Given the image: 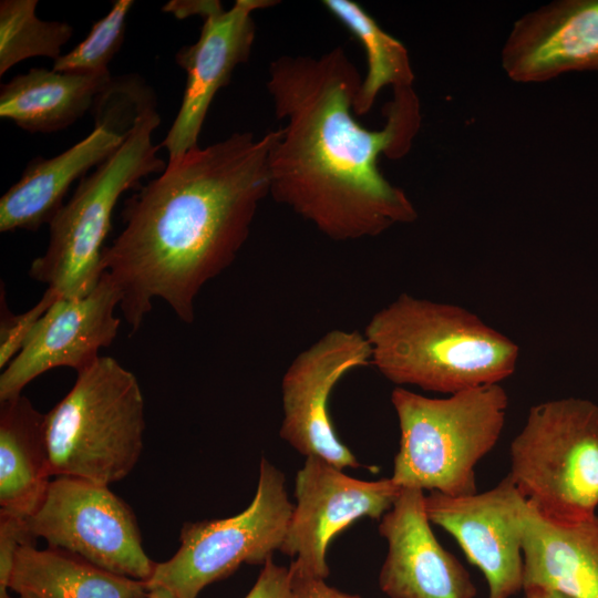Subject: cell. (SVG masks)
Masks as SVG:
<instances>
[{
	"instance_id": "obj_1",
	"label": "cell",
	"mask_w": 598,
	"mask_h": 598,
	"mask_svg": "<svg viewBox=\"0 0 598 598\" xmlns=\"http://www.w3.org/2000/svg\"><path fill=\"white\" fill-rule=\"evenodd\" d=\"M362 78L342 47L319 56L281 55L266 83L282 125L269 152L272 198L336 241L377 237L412 223L404 190L379 168V157L408 154L421 124L412 86L393 89L381 130L353 115Z\"/></svg>"
},
{
	"instance_id": "obj_2",
	"label": "cell",
	"mask_w": 598,
	"mask_h": 598,
	"mask_svg": "<svg viewBox=\"0 0 598 598\" xmlns=\"http://www.w3.org/2000/svg\"><path fill=\"white\" fill-rule=\"evenodd\" d=\"M275 135L234 133L190 148L125 200L124 227L104 247L101 268L122 293L120 308L132 332L155 299L193 323L197 295L234 262L270 193Z\"/></svg>"
},
{
	"instance_id": "obj_3",
	"label": "cell",
	"mask_w": 598,
	"mask_h": 598,
	"mask_svg": "<svg viewBox=\"0 0 598 598\" xmlns=\"http://www.w3.org/2000/svg\"><path fill=\"white\" fill-rule=\"evenodd\" d=\"M363 334L371 365L386 380L446 395L501 384L519 357L513 340L475 313L409 293L378 310Z\"/></svg>"
},
{
	"instance_id": "obj_4",
	"label": "cell",
	"mask_w": 598,
	"mask_h": 598,
	"mask_svg": "<svg viewBox=\"0 0 598 598\" xmlns=\"http://www.w3.org/2000/svg\"><path fill=\"white\" fill-rule=\"evenodd\" d=\"M391 403L400 426L391 478L450 496L477 493L475 466L497 444L506 422L508 395L501 384L445 398L395 386Z\"/></svg>"
},
{
	"instance_id": "obj_5",
	"label": "cell",
	"mask_w": 598,
	"mask_h": 598,
	"mask_svg": "<svg viewBox=\"0 0 598 598\" xmlns=\"http://www.w3.org/2000/svg\"><path fill=\"white\" fill-rule=\"evenodd\" d=\"M76 374L72 389L45 413L51 474L110 486L140 460L146 426L142 390L112 357L101 355Z\"/></svg>"
},
{
	"instance_id": "obj_6",
	"label": "cell",
	"mask_w": 598,
	"mask_h": 598,
	"mask_svg": "<svg viewBox=\"0 0 598 598\" xmlns=\"http://www.w3.org/2000/svg\"><path fill=\"white\" fill-rule=\"evenodd\" d=\"M159 123L156 109L143 114L120 147L80 179L49 223L48 247L31 262L29 275L58 297L80 298L96 286L117 200L124 192L138 188L142 178L166 168L152 142Z\"/></svg>"
},
{
	"instance_id": "obj_7",
	"label": "cell",
	"mask_w": 598,
	"mask_h": 598,
	"mask_svg": "<svg viewBox=\"0 0 598 598\" xmlns=\"http://www.w3.org/2000/svg\"><path fill=\"white\" fill-rule=\"evenodd\" d=\"M508 476L539 516L575 524L598 507V404L561 398L533 405L509 446Z\"/></svg>"
},
{
	"instance_id": "obj_8",
	"label": "cell",
	"mask_w": 598,
	"mask_h": 598,
	"mask_svg": "<svg viewBox=\"0 0 598 598\" xmlns=\"http://www.w3.org/2000/svg\"><path fill=\"white\" fill-rule=\"evenodd\" d=\"M292 512L282 472L262 457L249 506L228 518L185 523L178 550L156 563L147 590L162 587L182 598H197L241 564L264 565L281 549Z\"/></svg>"
},
{
	"instance_id": "obj_9",
	"label": "cell",
	"mask_w": 598,
	"mask_h": 598,
	"mask_svg": "<svg viewBox=\"0 0 598 598\" xmlns=\"http://www.w3.org/2000/svg\"><path fill=\"white\" fill-rule=\"evenodd\" d=\"M34 537L120 576L146 582L156 563L145 553L132 508L107 485L56 476L27 519Z\"/></svg>"
},
{
	"instance_id": "obj_10",
	"label": "cell",
	"mask_w": 598,
	"mask_h": 598,
	"mask_svg": "<svg viewBox=\"0 0 598 598\" xmlns=\"http://www.w3.org/2000/svg\"><path fill=\"white\" fill-rule=\"evenodd\" d=\"M372 351L357 330L332 329L291 361L281 380L283 419L280 437L306 457H319L336 467L360 466L337 436L329 399L350 371L371 364Z\"/></svg>"
},
{
	"instance_id": "obj_11",
	"label": "cell",
	"mask_w": 598,
	"mask_h": 598,
	"mask_svg": "<svg viewBox=\"0 0 598 598\" xmlns=\"http://www.w3.org/2000/svg\"><path fill=\"white\" fill-rule=\"evenodd\" d=\"M400 492L391 477L358 480L319 457H307L297 472L296 505L280 549L293 558L291 574L326 579L332 538L359 518L381 519Z\"/></svg>"
},
{
	"instance_id": "obj_12",
	"label": "cell",
	"mask_w": 598,
	"mask_h": 598,
	"mask_svg": "<svg viewBox=\"0 0 598 598\" xmlns=\"http://www.w3.org/2000/svg\"><path fill=\"white\" fill-rule=\"evenodd\" d=\"M527 507L508 474L482 493L425 495L430 522L452 535L467 560L482 571L488 587L486 598H512L523 592Z\"/></svg>"
},
{
	"instance_id": "obj_13",
	"label": "cell",
	"mask_w": 598,
	"mask_h": 598,
	"mask_svg": "<svg viewBox=\"0 0 598 598\" xmlns=\"http://www.w3.org/2000/svg\"><path fill=\"white\" fill-rule=\"evenodd\" d=\"M122 293L103 272L96 286L80 298H58L37 323L21 351L0 375V401L22 394L24 386L55 368L81 372L112 344L121 323L115 309Z\"/></svg>"
},
{
	"instance_id": "obj_14",
	"label": "cell",
	"mask_w": 598,
	"mask_h": 598,
	"mask_svg": "<svg viewBox=\"0 0 598 598\" xmlns=\"http://www.w3.org/2000/svg\"><path fill=\"white\" fill-rule=\"evenodd\" d=\"M279 3L274 0H236L229 10L218 3L203 18L198 40L175 55L187 73L176 118L162 145L169 159L198 146L203 123L216 93L228 85L234 70L246 62L256 35L252 12Z\"/></svg>"
},
{
	"instance_id": "obj_15",
	"label": "cell",
	"mask_w": 598,
	"mask_h": 598,
	"mask_svg": "<svg viewBox=\"0 0 598 598\" xmlns=\"http://www.w3.org/2000/svg\"><path fill=\"white\" fill-rule=\"evenodd\" d=\"M379 533L388 553L379 587L389 598H475L468 570L435 537L424 491L403 487L381 517Z\"/></svg>"
},
{
	"instance_id": "obj_16",
	"label": "cell",
	"mask_w": 598,
	"mask_h": 598,
	"mask_svg": "<svg viewBox=\"0 0 598 598\" xmlns=\"http://www.w3.org/2000/svg\"><path fill=\"white\" fill-rule=\"evenodd\" d=\"M501 65L518 83L598 72V0H555L523 14L506 37Z\"/></svg>"
},
{
	"instance_id": "obj_17",
	"label": "cell",
	"mask_w": 598,
	"mask_h": 598,
	"mask_svg": "<svg viewBox=\"0 0 598 598\" xmlns=\"http://www.w3.org/2000/svg\"><path fill=\"white\" fill-rule=\"evenodd\" d=\"M523 560V590L542 588L569 598H598V516L555 524L528 504Z\"/></svg>"
},
{
	"instance_id": "obj_18",
	"label": "cell",
	"mask_w": 598,
	"mask_h": 598,
	"mask_svg": "<svg viewBox=\"0 0 598 598\" xmlns=\"http://www.w3.org/2000/svg\"><path fill=\"white\" fill-rule=\"evenodd\" d=\"M124 138L94 126L86 137L63 153L49 159H32L0 199V231L37 230L49 224L63 206L72 183L111 156Z\"/></svg>"
},
{
	"instance_id": "obj_19",
	"label": "cell",
	"mask_w": 598,
	"mask_h": 598,
	"mask_svg": "<svg viewBox=\"0 0 598 598\" xmlns=\"http://www.w3.org/2000/svg\"><path fill=\"white\" fill-rule=\"evenodd\" d=\"M44 422L22 394L0 401V514L28 519L45 497L52 474Z\"/></svg>"
},
{
	"instance_id": "obj_20",
	"label": "cell",
	"mask_w": 598,
	"mask_h": 598,
	"mask_svg": "<svg viewBox=\"0 0 598 598\" xmlns=\"http://www.w3.org/2000/svg\"><path fill=\"white\" fill-rule=\"evenodd\" d=\"M111 78L110 73L30 69L2 84L0 116L31 133L64 130L92 110Z\"/></svg>"
},
{
	"instance_id": "obj_21",
	"label": "cell",
	"mask_w": 598,
	"mask_h": 598,
	"mask_svg": "<svg viewBox=\"0 0 598 598\" xmlns=\"http://www.w3.org/2000/svg\"><path fill=\"white\" fill-rule=\"evenodd\" d=\"M9 589L38 598H147L144 581L120 576L61 549L21 546Z\"/></svg>"
},
{
	"instance_id": "obj_22",
	"label": "cell",
	"mask_w": 598,
	"mask_h": 598,
	"mask_svg": "<svg viewBox=\"0 0 598 598\" xmlns=\"http://www.w3.org/2000/svg\"><path fill=\"white\" fill-rule=\"evenodd\" d=\"M322 6L362 44L367 73L353 104L355 115L369 113L385 86H412L414 72L406 48L385 32L358 3L350 0H324Z\"/></svg>"
},
{
	"instance_id": "obj_23",
	"label": "cell",
	"mask_w": 598,
	"mask_h": 598,
	"mask_svg": "<svg viewBox=\"0 0 598 598\" xmlns=\"http://www.w3.org/2000/svg\"><path fill=\"white\" fill-rule=\"evenodd\" d=\"M37 0L0 1V75L29 58H60L73 28L63 21L37 17Z\"/></svg>"
},
{
	"instance_id": "obj_24",
	"label": "cell",
	"mask_w": 598,
	"mask_h": 598,
	"mask_svg": "<svg viewBox=\"0 0 598 598\" xmlns=\"http://www.w3.org/2000/svg\"><path fill=\"white\" fill-rule=\"evenodd\" d=\"M134 4L132 0H116L105 17L97 20L89 34L66 54L53 62L58 72L104 74L118 52L125 34L126 18Z\"/></svg>"
},
{
	"instance_id": "obj_25",
	"label": "cell",
	"mask_w": 598,
	"mask_h": 598,
	"mask_svg": "<svg viewBox=\"0 0 598 598\" xmlns=\"http://www.w3.org/2000/svg\"><path fill=\"white\" fill-rule=\"evenodd\" d=\"M156 109L155 94L137 75L111 78L96 95L92 113L95 126L121 137L134 127L147 111Z\"/></svg>"
},
{
	"instance_id": "obj_26",
	"label": "cell",
	"mask_w": 598,
	"mask_h": 598,
	"mask_svg": "<svg viewBox=\"0 0 598 598\" xmlns=\"http://www.w3.org/2000/svg\"><path fill=\"white\" fill-rule=\"evenodd\" d=\"M0 292V368L3 370L21 351L39 320L60 297L47 289L32 308L14 315L8 309L3 287Z\"/></svg>"
},
{
	"instance_id": "obj_27",
	"label": "cell",
	"mask_w": 598,
	"mask_h": 598,
	"mask_svg": "<svg viewBox=\"0 0 598 598\" xmlns=\"http://www.w3.org/2000/svg\"><path fill=\"white\" fill-rule=\"evenodd\" d=\"M27 519L0 514V591L9 589L14 558L21 546H35Z\"/></svg>"
},
{
	"instance_id": "obj_28",
	"label": "cell",
	"mask_w": 598,
	"mask_h": 598,
	"mask_svg": "<svg viewBox=\"0 0 598 598\" xmlns=\"http://www.w3.org/2000/svg\"><path fill=\"white\" fill-rule=\"evenodd\" d=\"M245 598H292V577L289 567L277 565L272 558L268 559Z\"/></svg>"
},
{
	"instance_id": "obj_29",
	"label": "cell",
	"mask_w": 598,
	"mask_h": 598,
	"mask_svg": "<svg viewBox=\"0 0 598 598\" xmlns=\"http://www.w3.org/2000/svg\"><path fill=\"white\" fill-rule=\"evenodd\" d=\"M292 598H361L329 586L326 579L292 575Z\"/></svg>"
},
{
	"instance_id": "obj_30",
	"label": "cell",
	"mask_w": 598,
	"mask_h": 598,
	"mask_svg": "<svg viewBox=\"0 0 598 598\" xmlns=\"http://www.w3.org/2000/svg\"><path fill=\"white\" fill-rule=\"evenodd\" d=\"M217 3L218 0H173L163 7V11L169 12L178 19L190 16L204 18Z\"/></svg>"
},
{
	"instance_id": "obj_31",
	"label": "cell",
	"mask_w": 598,
	"mask_h": 598,
	"mask_svg": "<svg viewBox=\"0 0 598 598\" xmlns=\"http://www.w3.org/2000/svg\"><path fill=\"white\" fill-rule=\"evenodd\" d=\"M522 598H569L560 592L542 589V588H528L523 590Z\"/></svg>"
},
{
	"instance_id": "obj_32",
	"label": "cell",
	"mask_w": 598,
	"mask_h": 598,
	"mask_svg": "<svg viewBox=\"0 0 598 598\" xmlns=\"http://www.w3.org/2000/svg\"><path fill=\"white\" fill-rule=\"evenodd\" d=\"M147 598H182L171 590L162 587L153 588L148 590Z\"/></svg>"
},
{
	"instance_id": "obj_33",
	"label": "cell",
	"mask_w": 598,
	"mask_h": 598,
	"mask_svg": "<svg viewBox=\"0 0 598 598\" xmlns=\"http://www.w3.org/2000/svg\"><path fill=\"white\" fill-rule=\"evenodd\" d=\"M0 598H12V597L9 595L8 590H6V591H0Z\"/></svg>"
},
{
	"instance_id": "obj_34",
	"label": "cell",
	"mask_w": 598,
	"mask_h": 598,
	"mask_svg": "<svg viewBox=\"0 0 598 598\" xmlns=\"http://www.w3.org/2000/svg\"><path fill=\"white\" fill-rule=\"evenodd\" d=\"M18 598H38V597H37V596H33V595L27 594V595H19Z\"/></svg>"
}]
</instances>
